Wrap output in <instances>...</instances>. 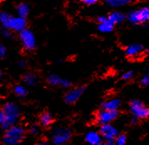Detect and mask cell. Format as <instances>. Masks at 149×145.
Instances as JSON below:
<instances>
[{
	"label": "cell",
	"mask_w": 149,
	"mask_h": 145,
	"mask_svg": "<svg viewBox=\"0 0 149 145\" xmlns=\"http://www.w3.org/2000/svg\"><path fill=\"white\" fill-rule=\"evenodd\" d=\"M140 84L142 86H149V72L145 74L140 80Z\"/></svg>",
	"instance_id": "obj_26"
},
{
	"label": "cell",
	"mask_w": 149,
	"mask_h": 145,
	"mask_svg": "<svg viewBox=\"0 0 149 145\" xmlns=\"http://www.w3.org/2000/svg\"><path fill=\"white\" fill-rule=\"evenodd\" d=\"M81 2L86 6H92V5H95L97 3L96 0H83Z\"/></svg>",
	"instance_id": "obj_29"
},
{
	"label": "cell",
	"mask_w": 149,
	"mask_h": 145,
	"mask_svg": "<svg viewBox=\"0 0 149 145\" xmlns=\"http://www.w3.org/2000/svg\"><path fill=\"white\" fill-rule=\"evenodd\" d=\"M40 131V128L37 124H31L28 128V133H29L32 136H35L39 134Z\"/></svg>",
	"instance_id": "obj_23"
},
{
	"label": "cell",
	"mask_w": 149,
	"mask_h": 145,
	"mask_svg": "<svg viewBox=\"0 0 149 145\" xmlns=\"http://www.w3.org/2000/svg\"><path fill=\"white\" fill-rule=\"evenodd\" d=\"M23 82L28 86H34L37 84V76L33 72H27L23 76Z\"/></svg>",
	"instance_id": "obj_17"
},
{
	"label": "cell",
	"mask_w": 149,
	"mask_h": 145,
	"mask_svg": "<svg viewBox=\"0 0 149 145\" xmlns=\"http://www.w3.org/2000/svg\"><path fill=\"white\" fill-rule=\"evenodd\" d=\"M126 19L130 24L134 25H143L147 24L149 22V7L139 8L130 11Z\"/></svg>",
	"instance_id": "obj_4"
},
{
	"label": "cell",
	"mask_w": 149,
	"mask_h": 145,
	"mask_svg": "<svg viewBox=\"0 0 149 145\" xmlns=\"http://www.w3.org/2000/svg\"><path fill=\"white\" fill-rule=\"evenodd\" d=\"M130 122H131L132 124H136L137 122H138V119L136 118H135V117H133V116H132V117H131V119H130Z\"/></svg>",
	"instance_id": "obj_33"
},
{
	"label": "cell",
	"mask_w": 149,
	"mask_h": 145,
	"mask_svg": "<svg viewBox=\"0 0 149 145\" xmlns=\"http://www.w3.org/2000/svg\"><path fill=\"white\" fill-rule=\"evenodd\" d=\"M129 109L132 115L138 120L149 118V107L140 100H132L129 103Z\"/></svg>",
	"instance_id": "obj_7"
},
{
	"label": "cell",
	"mask_w": 149,
	"mask_h": 145,
	"mask_svg": "<svg viewBox=\"0 0 149 145\" xmlns=\"http://www.w3.org/2000/svg\"><path fill=\"white\" fill-rule=\"evenodd\" d=\"M54 123V117L49 112H42L39 117V124L44 128H49Z\"/></svg>",
	"instance_id": "obj_14"
},
{
	"label": "cell",
	"mask_w": 149,
	"mask_h": 145,
	"mask_svg": "<svg viewBox=\"0 0 149 145\" xmlns=\"http://www.w3.org/2000/svg\"><path fill=\"white\" fill-rule=\"evenodd\" d=\"M29 4L25 3H20L16 6V12L19 17L23 18V19H26L29 14Z\"/></svg>",
	"instance_id": "obj_16"
},
{
	"label": "cell",
	"mask_w": 149,
	"mask_h": 145,
	"mask_svg": "<svg viewBox=\"0 0 149 145\" xmlns=\"http://www.w3.org/2000/svg\"><path fill=\"white\" fill-rule=\"evenodd\" d=\"M122 101L118 97H113L104 101L102 103V109L110 111H118V108L121 107Z\"/></svg>",
	"instance_id": "obj_12"
},
{
	"label": "cell",
	"mask_w": 149,
	"mask_h": 145,
	"mask_svg": "<svg viewBox=\"0 0 149 145\" xmlns=\"http://www.w3.org/2000/svg\"><path fill=\"white\" fill-rule=\"evenodd\" d=\"M60 86L62 87V88H65V89L70 88V87L71 86V82L67 80V79H63V78H62V81H61V86Z\"/></svg>",
	"instance_id": "obj_27"
},
{
	"label": "cell",
	"mask_w": 149,
	"mask_h": 145,
	"mask_svg": "<svg viewBox=\"0 0 149 145\" xmlns=\"http://www.w3.org/2000/svg\"><path fill=\"white\" fill-rule=\"evenodd\" d=\"M0 25L3 29L19 33L23 29H26L27 20L26 19L14 16L8 12L3 11L0 13Z\"/></svg>",
	"instance_id": "obj_2"
},
{
	"label": "cell",
	"mask_w": 149,
	"mask_h": 145,
	"mask_svg": "<svg viewBox=\"0 0 149 145\" xmlns=\"http://www.w3.org/2000/svg\"><path fill=\"white\" fill-rule=\"evenodd\" d=\"M26 135L25 129L20 125H15L4 131L2 137V144L3 145H20Z\"/></svg>",
	"instance_id": "obj_3"
},
{
	"label": "cell",
	"mask_w": 149,
	"mask_h": 145,
	"mask_svg": "<svg viewBox=\"0 0 149 145\" xmlns=\"http://www.w3.org/2000/svg\"><path fill=\"white\" fill-rule=\"evenodd\" d=\"M19 40L23 48L28 51L34 50L37 46V41L34 32L29 29H24L19 33Z\"/></svg>",
	"instance_id": "obj_6"
},
{
	"label": "cell",
	"mask_w": 149,
	"mask_h": 145,
	"mask_svg": "<svg viewBox=\"0 0 149 145\" xmlns=\"http://www.w3.org/2000/svg\"><path fill=\"white\" fill-rule=\"evenodd\" d=\"M119 112L118 111H110L101 109L95 115V122L100 125L109 124L111 123L118 118Z\"/></svg>",
	"instance_id": "obj_8"
},
{
	"label": "cell",
	"mask_w": 149,
	"mask_h": 145,
	"mask_svg": "<svg viewBox=\"0 0 149 145\" xmlns=\"http://www.w3.org/2000/svg\"><path fill=\"white\" fill-rule=\"evenodd\" d=\"M3 121V112L2 108H0V126L2 124Z\"/></svg>",
	"instance_id": "obj_34"
},
{
	"label": "cell",
	"mask_w": 149,
	"mask_h": 145,
	"mask_svg": "<svg viewBox=\"0 0 149 145\" xmlns=\"http://www.w3.org/2000/svg\"><path fill=\"white\" fill-rule=\"evenodd\" d=\"M13 91H14L15 96L19 98H24L27 97L28 89L24 85H20V84L16 85V86H14Z\"/></svg>",
	"instance_id": "obj_18"
},
{
	"label": "cell",
	"mask_w": 149,
	"mask_h": 145,
	"mask_svg": "<svg viewBox=\"0 0 149 145\" xmlns=\"http://www.w3.org/2000/svg\"><path fill=\"white\" fill-rule=\"evenodd\" d=\"M86 90V86H80L74 88H71L65 94V97H64L65 102L68 104L75 103L83 96Z\"/></svg>",
	"instance_id": "obj_10"
},
{
	"label": "cell",
	"mask_w": 149,
	"mask_h": 145,
	"mask_svg": "<svg viewBox=\"0 0 149 145\" xmlns=\"http://www.w3.org/2000/svg\"><path fill=\"white\" fill-rule=\"evenodd\" d=\"M7 55V47L4 45H0V58L4 59Z\"/></svg>",
	"instance_id": "obj_28"
},
{
	"label": "cell",
	"mask_w": 149,
	"mask_h": 145,
	"mask_svg": "<svg viewBox=\"0 0 149 145\" xmlns=\"http://www.w3.org/2000/svg\"><path fill=\"white\" fill-rule=\"evenodd\" d=\"M107 19L109 22L115 26L116 24H120L122 22H124L126 20V15L120 11H113L108 14Z\"/></svg>",
	"instance_id": "obj_15"
},
{
	"label": "cell",
	"mask_w": 149,
	"mask_h": 145,
	"mask_svg": "<svg viewBox=\"0 0 149 145\" xmlns=\"http://www.w3.org/2000/svg\"><path fill=\"white\" fill-rule=\"evenodd\" d=\"M145 51L148 53V54H149V47L148 48H147V49H145Z\"/></svg>",
	"instance_id": "obj_36"
},
{
	"label": "cell",
	"mask_w": 149,
	"mask_h": 145,
	"mask_svg": "<svg viewBox=\"0 0 149 145\" xmlns=\"http://www.w3.org/2000/svg\"><path fill=\"white\" fill-rule=\"evenodd\" d=\"M2 76H3V73H2V71L0 70V79L2 78Z\"/></svg>",
	"instance_id": "obj_37"
},
{
	"label": "cell",
	"mask_w": 149,
	"mask_h": 145,
	"mask_svg": "<svg viewBox=\"0 0 149 145\" xmlns=\"http://www.w3.org/2000/svg\"><path fill=\"white\" fill-rule=\"evenodd\" d=\"M96 21H97V23H98V24H102V23H105V22L108 21V19H107V16L101 15V16L97 17Z\"/></svg>",
	"instance_id": "obj_30"
},
{
	"label": "cell",
	"mask_w": 149,
	"mask_h": 145,
	"mask_svg": "<svg viewBox=\"0 0 149 145\" xmlns=\"http://www.w3.org/2000/svg\"><path fill=\"white\" fill-rule=\"evenodd\" d=\"M134 76V71L132 70H128V71H126L125 73H123L122 76V79L124 81H129L131 80L132 77Z\"/></svg>",
	"instance_id": "obj_25"
},
{
	"label": "cell",
	"mask_w": 149,
	"mask_h": 145,
	"mask_svg": "<svg viewBox=\"0 0 149 145\" xmlns=\"http://www.w3.org/2000/svg\"><path fill=\"white\" fill-rule=\"evenodd\" d=\"M85 141L88 145H101L103 139L100 133L96 131H89L85 135Z\"/></svg>",
	"instance_id": "obj_11"
},
{
	"label": "cell",
	"mask_w": 149,
	"mask_h": 145,
	"mask_svg": "<svg viewBox=\"0 0 149 145\" xmlns=\"http://www.w3.org/2000/svg\"><path fill=\"white\" fill-rule=\"evenodd\" d=\"M131 3L130 0H107L106 3L110 8H120L127 5Z\"/></svg>",
	"instance_id": "obj_20"
},
{
	"label": "cell",
	"mask_w": 149,
	"mask_h": 145,
	"mask_svg": "<svg viewBox=\"0 0 149 145\" xmlns=\"http://www.w3.org/2000/svg\"><path fill=\"white\" fill-rule=\"evenodd\" d=\"M36 145H53V144L50 141H47V140H41Z\"/></svg>",
	"instance_id": "obj_32"
},
{
	"label": "cell",
	"mask_w": 149,
	"mask_h": 145,
	"mask_svg": "<svg viewBox=\"0 0 149 145\" xmlns=\"http://www.w3.org/2000/svg\"><path fill=\"white\" fill-rule=\"evenodd\" d=\"M127 137L126 134L119 133L118 136L114 140V144L115 145H127Z\"/></svg>",
	"instance_id": "obj_22"
},
{
	"label": "cell",
	"mask_w": 149,
	"mask_h": 145,
	"mask_svg": "<svg viewBox=\"0 0 149 145\" xmlns=\"http://www.w3.org/2000/svg\"><path fill=\"white\" fill-rule=\"evenodd\" d=\"M61 81H62V78H61V76H58L57 74H54V73L49 74L47 77H46L47 83L49 86H61Z\"/></svg>",
	"instance_id": "obj_19"
},
{
	"label": "cell",
	"mask_w": 149,
	"mask_h": 145,
	"mask_svg": "<svg viewBox=\"0 0 149 145\" xmlns=\"http://www.w3.org/2000/svg\"><path fill=\"white\" fill-rule=\"evenodd\" d=\"M98 132L102 136L104 142H114L116 138L119 134L118 129L111 123L101 125Z\"/></svg>",
	"instance_id": "obj_9"
},
{
	"label": "cell",
	"mask_w": 149,
	"mask_h": 145,
	"mask_svg": "<svg viewBox=\"0 0 149 145\" xmlns=\"http://www.w3.org/2000/svg\"><path fill=\"white\" fill-rule=\"evenodd\" d=\"M144 48L141 44H131L125 48V54L128 57H136L141 55Z\"/></svg>",
	"instance_id": "obj_13"
},
{
	"label": "cell",
	"mask_w": 149,
	"mask_h": 145,
	"mask_svg": "<svg viewBox=\"0 0 149 145\" xmlns=\"http://www.w3.org/2000/svg\"><path fill=\"white\" fill-rule=\"evenodd\" d=\"M114 27L115 26L113 24H111L109 21H107L102 24H98V31L102 34H107V33L112 32Z\"/></svg>",
	"instance_id": "obj_21"
},
{
	"label": "cell",
	"mask_w": 149,
	"mask_h": 145,
	"mask_svg": "<svg viewBox=\"0 0 149 145\" xmlns=\"http://www.w3.org/2000/svg\"><path fill=\"white\" fill-rule=\"evenodd\" d=\"M101 145H115L114 144V142H104L102 143Z\"/></svg>",
	"instance_id": "obj_35"
},
{
	"label": "cell",
	"mask_w": 149,
	"mask_h": 145,
	"mask_svg": "<svg viewBox=\"0 0 149 145\" xmlns=\"http://www.w3.org/2000/svg\"><path fill=\"white\" fill-rule=\"evenodd\" d=\"M0 34L6 40H13L14 37L12 31H10L8 29H3V28L0 29Z\"/></svg>",
	"instance_id": "obj_24"
},
{
	"label": "cell",
	"mask_w": 149,
	"mask_h": 145,
	"mask_svg": "<svg viewBox=\"0 0 149 145\" xmlns=\"http://www.w3.org/2000/svg\"><path fill=\"white\" fill-rule=\"evenodd\" d=\"M2 110L3 112V121L0 127L3 131L18 124L21 115V109L18 104L14 102H8L3 105Z\"/></svg>",
	"instance_id": "obj_1"
},
{
	"label": "cell",
	"mask_w": 149,
	"mask_h": 145,
	"mask_svg": "<svg viewBox=\"0 0 149 145\" xmlns=\"http://www.w3.org/2000/svg\"><path fill=\"white\" fill-rule=\"evenodd\" d=\"M1 145H3V144H1Z\"/></svg>",
	"instance_id": "obj_38"
},
{
	"label": "cell",
	"mask_w": 149,
	"mask_h": 145,
	"mask_svg": "<svg viewBox=\"0 0 149 145\" xmlns=\"http://www.w3.org/2000/svg\"><path fill=\"white\" fill-rule=\"evenodd\" d=\"M17 65H18V66L19 67H20V68H25L26 66H27L28 63L26 61H24V60H21L19 61H18L17 63Z\"/></svg>",
	"instance_id": "obj_31"
},
{
	"label": "cell",
	"mask_w": 149,
	"mask_h": 145,
	"mask_svg": "<svg viewBox=\"0 0 149 145\" xmlns=\"http://www.w3.org/2000/svg\"><path fill=\"white\" fill-rule=\"evenodd\" d=\"M73 132L70 128L60 127L56 128L51 132L50 142L53 145H65L72 138Z\"/></svg>",
	"instance_id": "obj_5"
}]
</instances>
